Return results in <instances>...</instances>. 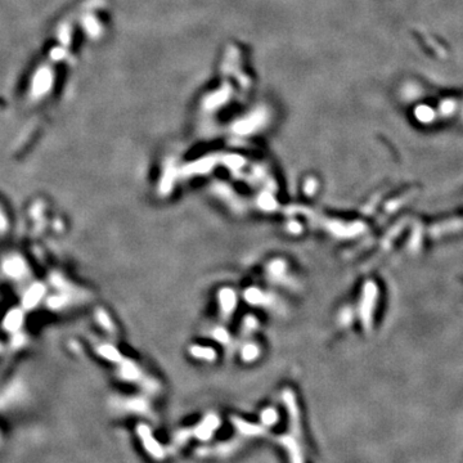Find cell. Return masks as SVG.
Instances as JSON below:
<instances>
[{
  "instance_id": "1",
  "label": "cell",
  "mask_w": 463,
  "mask_h": 463,
  "mask_svg": "<svg viewBox=\"0 0 463 463\" xmlns=\"http://www.w3.org/2000/svg\"><path fill=\"white\" fill-rule=\"evenodd\" d=\"M138 433H139L140 439L143 440V444H144V447L147 448V451L150 452V453L152 454L153 457H156V458H162V457H164L162 449L160 448V445L152 439L150 430L147 429L146 426H139V427H138Z\"/></svg>"
},
{
  "instance_id": "2",
  "label": "cell",
  "mask_w": 463,
  "mask_h": 463,
  "mask_svg": "<svg viewBox=\"0 0 463 463\" xmlns=\"http://www.w3.org/2000/svg\"><path fill=\"white\" fill-rule=\"evenodd\" d=\"M233 422H234L235 427H237V429L239 430L242 434H247V435H260V434L264 433L262 429H260L259 426H255V425H248L241 420H235V418H233Z\"/></svg>"
},
{
  "instance_id": "3",
  "label": "cell",
  "mask_w": 463,
  "mask_h": 463,
  "mask_svg": "<svg viewBox=\"0 0 463 463\" xmlns=\"http://www.w3.org/2000/svg\"><path fill=\"white\" fill-rule=\"evenodd\" d=\"M277 418H278V415L274 409H266V411L262 412L261 421L265 425H274Z\"/></svg>"
}]
</instances>
